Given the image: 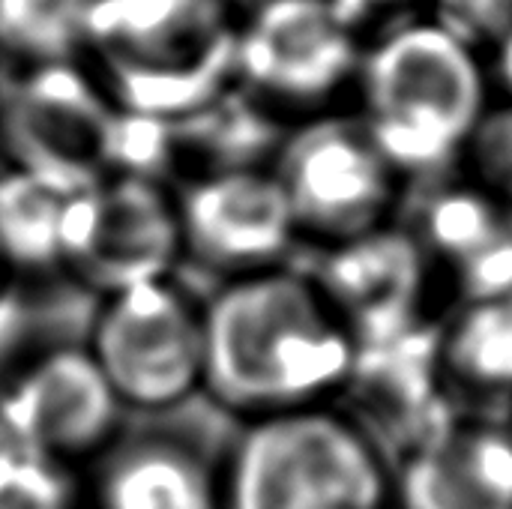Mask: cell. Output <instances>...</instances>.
Segmentation results:
<instances>
[{"mask_svg":"<svg viewBox=\"0 0 512 509\" xmlns=\"http://www.w3.org/2000/svg\"><path fill=\"white\" fill-rule=\"evenodd\" d=\"M354 348L309 270L279 264L204 297V396L240 423L336 405Z\"/></svg>","mask_w":512,"mask_h":509,"instance_id":"cell-1","label":"cell"},{"mask_svg":"<svg viewBox=\"0 0 512 509\" xmlns=\"http://www.w3.org/2000/svg\"><path fill=\"white\" fill-rule=\"evenodd\" d=\"M237 0H90L78 66L129 120L183 126L237 87Z\"/></svg>","mask_w":512,"mask_h":509,"instance_id":"cell-2","label":"cell"},{"mask_svg":"<svg viewBox=\"0 0 512 509\" xmlns=\"http://www.w3.org/2000/svg\"><path fill=\"white\" fill-rule=\"evenodd\" d=\"M492 90L486 57L426 15L366 39L354 81L357 120L405 180L462 168Z\"/></svg>","mask_w":512,"mask_h":509,"instance_id":"cell-3","label":"cell"},{"mask_svg":"<svg viewBox=\"0 0 512 509\" xmlns=\"http://www.w3.org/2000/svg\"><path fill=\"white\" fill-rule=\"evenodd\" d=\"M219 509H393V459L339 405L246 420L219 459Z\"/></svg>","mask_w":512,"mask_h":509,"instance_id":"cell-4","label":"cell"},{"mask_svg":"<svg viewBox=\"0 0 512 509\" xmlns=\"http://www.w3.org/2000/svg\"><path fill=\"white\" fill-rule=\"evenodd\" d=\"M138 123L123 117L78 60L3 72L0 162L75 192L132 171Z\"/></svg>","mask_w":512,"mask_h":509,"instance_id":"cell-5","label":"cell"},{"mask_svg":"<svg viewBox=\"0 0 512 509\" xmlns=\"http://www.w3.org/2000/svg\"><path fill=\"white\" fill-rule=\"evenodd\" d=\"M81 342L126 414L165 417L204 396V297L180 276L96 297Z\"/></svg>","mask_w":512,"mask_h":509,"instance_id":"cell-6","label":"cell"},{"mask_svg":"<svg viewBox=\"0 0 512 509\" xmlns=\"http://www.w3.org/2000/svg\"><path fill=\"white\" fill-rule=\"evenodd\" d=\"M183 261L174 180L144 171H111L66 195L60 276L93 294V300L177 276Z\"/></svg>","mask_w":512,"mask_h":509,"instance_id":"cell-7","label":"cell"},{"mask_svg":"<svg viewBox=\"0 0 512 509\" xmlns=\"http://www.w3.org/2000/svg\"><path fill=\"white\" fill-rule=\"evenodd\" d=\"M366 33L333 0L240 6L237 87L279 120L327 114L354 93Z\"/></svg>","mask_w":512,"mask_h":509,"instance_id":"cell-8","label":"cell"},{"mask_svg":"<svg viewBox=\"0 0 512 509\" xmlns=\"http://www.w3.org/2000/svg\"><path fill=\"white\" fill-rule=\"evenodd\" d=\"M270 168L300 240L318 249L390 225L405 186L357 114L336 111L291 123Z\"/></svg>","mask_w":512,"mask_h":509,"instance_id":"cell-9","label":"cell"},{"mask_svg":"<svg viewBox=\"0 0 512 509\" xmlns=\"http://www.w3.org/2000/svg\"><path fill=\"white\" fill-rule=\"evenodd\" d=\"M123 417L84 342H45L0 378L3 432L45 462H99L123 435Z\"/></svg>","mask_w":512,"mask_h":509,"instance_id":"cell-10","label":"cell"},{"mask_svg":"<svg viewBox=\"0 0 512 509\" xmlns=\"http://www.w3.org/2000/svg\"><path fill=\"white\" fill-rule=\"evenodd\" d=\"M174 186L183 255L219 282L279 267L300 243L288 198L270 165L213 168Z\"/></svg>","mask_w":512,"mask_h":509,"instance_id":"cell-11","label":"cell"},{"mask_svg":"<svg viewBox=\"0 0 512 509\" xmlns=\"http://www.w3.org/2000/svg\"><path fill=\"white\" fill-rule=\"evenodd\" d=\"M387 453L405 450L456 408L450 402L441 360L438 321L357 339L348 384L336 402Z\"/></svg>","mask_w":512,"mask_h":509,"instance_id":"cell-12","label":"cell"},{"mask_svg":"<svg viewBox=\"0 0 512 509\" xmlns=\"http://www.w3.org/2000/svg\"><path fill=\"white\" fill-rule=\"evenodd\" d=\"M318 252L321 258L309 276L318 282L354 339L387 336L429 321L426 297L432 291L435 270L411 228L390 222Z\"/></svg>","mask_w":512,"mask_h":509,"instance_id":"cell-13","label":"cell"},{"mask_svg":"<svg viewBox=\"0 0 512 509\" xmlns=\"http://www.w3.org/2000/svg\"><path fill=\"white\" fill-rule=\"evenodd\" d=\"M393 509H512L501 417L453 411L393 456Z\"/></svg>","mask_w":512,"mask_h":509,"instance_id":"cell-14","label":"cell"},{"mask_svg":"<svg viewBox=\"0 0 512 509\" xmlns=\"http://www.w3.org/2000/svg\"><path fill=\"white\" fill-rule=\"evenodd\" d=\"M435 180L411 228L435 276L441 273L459 300L510 297L512 207L471 177Z\"/></svg>","mask_w":512,"mask_h":509,"instance_id":"cell-15","label":"cell"},{"mask_svg":"<svg viewBox=\"0 0 512 509\" xmlns=\"http://www.w3.org/2000/svg\"><path fill=\"white\" fill-rule=\"evenodd\" d=\"M99 462L102 509H219V459L186 435H120Z\"/></svg>","mask_w":512,"mask_h":509,"instance_id":"cell-16","label":"cell"},{"mask_svg":"<svg viewBox=\"0 0 512 509\" xmlns=\"http://www.w3.org/2000/svg\"><path fill=\"white\" fill-rule=\"evenodd\" d=\"M438 360L456 411L486 417H498L495 408L510 411L512 294L459 300L438 321Z\"/></svg>","mask_w":512,"mask_h":509,"instance_id":"cell-17","label":"cell"},{"mask_svg":"<svg viewBox=\"0 0 512 509\" xmlns=\"http://www.w3.org/2000/svg\"><path fill=\"white\" fill-rule=\"evenodd\" d=\"M63 189L0 162V258L21 282L24 276H60Z\"/></svg>","mask_w":512,"mask_h":509,"instance_id":"cell-18","label":"cell"},{"mask_svg":"<svg viewBox=\"0 0 512 509\" xmlns=\"http://www.w3.org/2000/svg\"><path fill=\"white\" fill-rule=\"evenodd\" d=\"M90 0H0V69L78 57Z\"/></svg>","mask_w":512,"mask_h":509,"instance_id":"cell-19","label":"cell"},{"mask_svg":"<svg viewBox=\"0 0 512 509\" xmlns=\"http://www.w3.org/2000/svg\"><path fill=\"white\" fill-rule=\"evenodd\" d=\"M462 168L465 177L512 207V105L492 108L486 114L462 159Z\"/></svg>","mask_w":512,"mask_h":509,"instance_id":"cell-20","label":"cell"},{"mask_svg":"<svg viewBox=\"0 0 512 509\" xmlns=\"http://www.w3.org/2000/svg\"><path fill=\"white\" fill-rule=\"evenodd\" d=\"M426 18L483 57L512 27V0H423Z\"/></svg>","mask_w":512,"mask_h":509,"instance_id":"cell-21","label":"cell"},{"mask_svg":"<svg viewBox=\"0 0 512 509\" xmlns=\"http://www.w3.org/2000/svg\"><path fill=\"white\" fill-rule=\"evenodd\" d=\"M333 3L366 33L369 27L384 30L387 24L402 21L405 12L414 3H423V0H333Z\"/></svg>","mask_w":512,"mask_h":509,"instance_id":"cell-22","label":"cell"},{"mask_svg":"<svg viewBox=\"0 0 512 509\" xmlns=\"http://www.w3.org/2000/svg\"><path fill=\"white\" fill-rule=\"evenodd\" d=\"M492 87H498L507 96V105H512V27L504 33V39L486 54Z\"/></svg>","mask_w":512,"mask_h":509,"instance_id":"cell-23","label":"cell"},{"mask_svg":"<svg viewBox=\"0 0 512 509\" xmlns=\"http://www.w3.org/2000/svg\"><path fill=\"white\" fill-rule=\"evenodd\" d=\"M15 285H18V279L12 276V270H9L6 261L0 258V315H3V309L9 306V300H12V294H15Z\"/></svg>","mask_w":512,"mask_h":509,"instance_id":"cell-24","label":"cell"},{"mask_svg":"<svg viewBox=\"0 0 512 509\" xmlns=\"http://www.w3.org/2000/svg\"><path fill=\"white\" fill-rule=\"evenodd\" d=\"M504 426H507V435H510V441H512V408L507 411V417H504Z\"/></svg>","mask_w":512,"mask_h":509,"instance_id":"cell-25","label":"cell"},{"mask_svg":"<svg viewBox=\"0 0 512 509\" xmlns=\"http://www.w3.org/2000/svg\"><path fill=\"white\" fill-rule=\"evenodd\" d=\"M0 87H3V69H0Z\"/></svg>","mask_w":512,"mask_h":509,"instance_id":"cell-26","label":"cell"}]
</instances>
